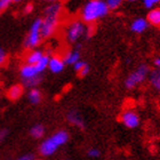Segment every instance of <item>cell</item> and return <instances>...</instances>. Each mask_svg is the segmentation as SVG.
I'll use <instances>...</instances> for the list:
<instances>
[{"label":"cell","instance_id":"obj_27","mask_svg":"<svg viewBox=\"0 0 160 160\" xmlns=\"http://www.w3.org/2000/svg\"><path fill=\"white\" fill-rule=\"evenodd\" d=\"M89 65H88V64H86V65H85V67L82 68V69H81V70L79 71V72H78V74H79V77H86L87 74L89 73Z\"/></svg>","mask_w":160,"mask_h":160},{"label":"cell","instance_id":"obj_28","mask_svg":"<svg viewBox=\"0 0 160 160\" xmlns=\"http://www.w3.org/2000/svg\"><path fill=\"white\" fill-rule=\"evenodd\" d=\"M6 53H5V50L2 49V48H0V67H2L3 64H5V62H6Z\"/></svg>","mask_w":160,"mask_h":160},{"label":"cell","instance_id":"obj_34","mask_svg":"<svg viewBox=\"0 0 160 160\" xmlns=\"http://www.w3.org/2000/svg\"><path fill=\"white\" fill-rule=\"evenodd\" d=\"M128 2H136V1H140V0H127Z\"/></svg>","mask_w":160,"mask_h":160},{"label":"cell","instance_id":"obj_11","mask_svg":"<svg viewBox=\"0 0 160 160\" xmlns=\"http://www.w3.org/2000/svg\"><path fill=\"white\" fill-rule=\"evenodd\" d=\"M67 119L72 126L77 127V128H79V129H85V127H86V125H85V120H83V118L80 116V113L78 112V111H74V110L70 111V112L67 114Z\"/></svg>","mask_w":160,"mask_h":160},{"label":"cell","instance_id":"obj_31","mask_svg":"<svg viewBox=\"0 0 160 160\" xmlns=\"http://www.w3.org/2000/svg\"><path fill=\"white\" fill-rule=\"evenodd\" d=\"M32 10H33V5H32V3H28L27 6L24 7V13L25 14L31 13Z\"/></svg>","mask_w":160,"mask_h":160},{"label":"cell","instance_id":"obj_4","mask_svg":"<svg viewBox=\"0 0 160 160\" xmlns=\"http://www.w3.org/2000/svg\"><path fill=\"white\" fill-rule=\"evenodd\" d=\"M60 23V16L53 14H45L41 18V34L42 38H50L57 30Z\"/></svg>","mask_w":160,"mask_h":160},{"label":"cell","instance_id":"obj_21","mask_svg":"<svg viewBox=\"0 0 160 160\" xmlns=\"http://www.w3.org/2000/svg\"><path fill=\"white\" fill-rule=\"evenodd\" d=\"M40 81H41V76H37V77L34 78H31V79L29 80H25V81H23L24 86L29 87V88H33V87H36L37 85H39Z\"/></svg>","mask_w":160,"mask_h":160},{"label":"cell","instance_id":"obj_33","mask_svg":"<svg viewBox=\"0 0 160 160\" xmlns=\"http://www.w3.org/2000/svg\"><path fill=\"white\" fill-rule=\"evenodd\" d=\"M43 1H45V2H54V1H57V0H43Z\"/></svg>","mask_w":160,"mask_h":160},{"label":"cell","instance_id":"obj_29","mask_svg":"<svg viewBox=\"0 0 160 160\" xmlns=\"http://www.w3.org/2000/svg\"><path fill=\"white\" fill-rule=\"evenodd\" d=\"M20 160H34L36 159V156L32 153H27V154H23V156H21L18 158Z\"/></svg>","mask_w":160,"mask_h":160},{"label":"cell","instance_id":"obj_23","mask_svg":"<svg viewBox=\"0 0 160 160\" xmlns=\"http://www.w3.org/2000/svg\"><path fill=\"white\" fill-rule=\"evenodd\" d=\"M160 3V0H143V6L147 9H151L153 7H157Z\"/></svg>","mask_w":160,"mask_h":160},{"label":"cell","instance_id":"obj_6","mask_svg":"<svg viewBox=\"0 0 160 160\" xmlns=\"http://www.w3.org/2000/svg\"><path fill=\"white\" fill-rule=\"evenodd\" d=\"M120 121L128 129H135L140 126V117L134 110H125L120 117Z\"/></svg>","mask_w":160,"mask_h":160},{"label":"cell","instance_id":"obj_16","mask_svg":"<svg viewBox=\"0 0 160 160\" xmlns=\"http://www.w3.org/2000/svg\"><path fill=\"white\" fill-rule=\"evenodd\" d=\"M63 60H64L65 65H73L77 61L80 60V52L77 49L70 50V52H68V53L64 55Z\"/></svg>","mask_w":160,"mask_h":160},{"label":"cell","instance_id":"obj_17","mask_svg":"<svg viewBox=\"0 0 160 160\" xmlns=\"http://www.w3.org/2000/svg\"><path fill=\"white\" fill-rule=\"evenodd\" d=\"M43 52L39 49H33L31 50L30 53L28 54L27 57H25V63H29V64H36L38 61L41 58V56L43 55Z\"/></svg>","mask_w":160,"mask_h":160},{"label":"cell","instance_id":"obj_3","mask_svg":"<svg viewBox=\"0 0 160 160\" xmlns=\"http://www.w3.org/2000/svg\"><path fill=\"white\" fill-rule=\"evenodd\" d=\"M42 39V34H41V18H37L32 22L28 33L24 45L29 49H33L37 46H39V43L41 42Z\"/></svg>","mask_w":160,"mask_h":160},{"label":"cell","instance_id":"obj_18","mask_svg":"<svg viewBox=\"0 0 160 160\" xmlns=\"http://www.w3.org/2000/svg\"><path fill=\"white\" fill-rule=\"evenodd\" d=\"M28 98L30 101L31 104H39L41 102V92H40L38 88L33 87V88H31L29 94H28Z\"/></svg>","mask_w":160,"mask_h":160},{"label":"cell","instance_id":"obj_22","mask_svg":"<svg viewBox=\"0 0 160 160\" xmlns=\"http://www.w3.org/2000/svg\"><path fill=\"white\" fill-rule=\"evenodd\" d=\"M104 1L107 2L108 7H109V9H110V10H116V9H118L121 5H122L125 0H104Z\"/></svg>","mask_w":160,"mask_h":160},{"label":"cell","instance_id":"obj_1","mask_svg":"<svg viewBox=\"0 0 160 160\" xmlns=\"http://www.w3.org/2000/svg\"><path fill=\"white\" fill-rule=\"evenodd\" d=\"M110 13L104 0H87L81 8V20L86 24H93Z\"/></svg>","mask_w":160,"mask_h":160},{"label":"cell","instance_id":"obj_9","mask_svg":"<svg viewBox=\"0 0 160 160\" xmlns=\"http://www.w3.org/2000/svg\"><path fill=\"white\" fill-rule=\"evenodd\" d=\"M148 27H149V23H148L147 18H144V17H137V18H135L130 23V31L134 32V33L142 34L148 30Z\"/></svg>","mask_w":160,"mask_h":160},{"label":"cell","instance_id":"obj_5","mask_svg":"<svg viewBox=\"0 0 160 160\" xmlns=\"http://www.w3.org/2000/svg\"><path fill=\"white\" fill-rule=\"evenodd\" d=\"M87 33L86 23L82 21H73L67 29V39L69 42L74 43L79 41Z\"/></svg>","mask_w":160,"mask_h":160},{"label":"cell","instance_id":"obj_25","mask_svg":"<svg viewBox=\"0 0 160 160\" xmlns=\"http://www.w3.org/2000/svg\"><path fill=\"white\" fill-rule=\"evenodd\" d=\"M12 2H13V0H0V15L8 8V6Z\"/></svg>","mask_w":160,"mask_h":160},{"label":"cell","instance_id":"obj_15","mask_svg":"<svg viewBox=\"0 0 160 160\" xmlns=\"http://www.w3.org/2000/svg\"><path fill=\"white\" fill-rule=\"evenodd\" d=\"M148 78H149L151 86L153 87L157 92H160V69L157 68V69L150 71Z\"/></svg>","mask_w":160,"mask_h":160},{"label":"cell","instance_id":"obj_35","mask_svg":"<svg viewBox=\"0 0 160 160\" xmlns=\"http://www.w3.org/2000/svg\"><path fill=\"white\" fill-rule=\"evenodd\" d=\"M20 1H22V0H13V2H20Z\"/></svg>","mask_w":160,"mask_h":160},{"label":"cell","instance_id":"obj_2","mask_svg":"<svg viewBox=\"0 0 160 160\" xmlns=\"http://www.w3.org/2000/svg\"><path fill=\"white\" fill-rule=\"evenodd\" d=\"M149 72H150V69H149V67H148L147 64H141V65H138L125 79V87L129 90L135 89L136 87H138L141 83H143L148 79Z\"/></svg>","mask_w":160,"mask_h":160},{"label":"cell","instance_id":"obj_24","mask_svg":"<svg viewBox=\"0 0 160 160\" xmlns=\"http://www.w3.org/2000/svg\"><path fill=\"white\" fill-rule=\"evenodd\" d=\"M87 156H88L89 158H92V159H97V158H100L101 152H100L98 149H96V148H92V149L88 150Z\"/></svg>","mask_w":160,"mask_h":160},{"label":"cell","instance_id":"obj_10","mask_svg":"<svg viewBox=\"0 0 160 160\" xmlns=\"http://www.w3.org/2000/svg\"><path fill=\"white\" fill-rule=\"evenodd\" d=\"M39 74H41V73L38 72V70L36 69V67H34L33 64L25 63L23 67L21 68V70H20V76H21V78L23 79V81L31 79V78L37 77V76H39Z\"/></svg>","mask_w":160,"mask_h":160},{"label":"cell","instance_id":"obj_19","mask_svg":"<svg viewBox=\"0 0 160 160\" xmlns=\"http://www.w3.org/2000/svg\"><path fill=\"white\" fill-rule=\"evenodd\" d=\"M45 132H46L45 127H43L42 125L38 123V125H34V126L30 129V135H31V137H33V138H36V140H40V138H42L43 137Z\"/></svg>","mask_w":160,"mask_h":160},{"label":"cell","instance_id":"obj_12","mask_svg":"<svg viewBox=\"0 0 160 160\" xmlns=\"http://www.w3.org/2000/svg\"><path fill=\"white\" fill-rule=\"evenodd\" d=\"M150 12L148 13L147 20L149 25L160 28V7H153L149 9Z\"/></svg>","mask_w":160,"mask_h":160},{"label":"cell","instance_id":"obj_14","mask_svg":"<svg viewBox=\"0 0 160 160\" xmlns=\"http://www.w3.org/2000/svg\"><path fill=\"white\" fill-rule=\"evenodd\" d=\"M52 138L56 142V144L58 147H62V145L68 143L70 136H69V133H68L67 130L61 129V130H57L56 133H54L53 135H52Z\"/></svg>","mask_w":160,"mask_h":160},{"label":"cell","instance_id":"obj_8","mask_svg":"<svg viewBox=\"0 0 160 160\" xmlns=\"http://www.w3.org/2000/svg\"><path fill=\"white\" fill-rule=\"evenodd\" d=\"M64 68H65V63H64L63 57L56 56V55L49 56L48 68L47 69H49V71L52 73H55V74L61 73L64 70Z\"/></svg>","mask_w":160,"mask_h":160},{"label":"cell","instance_id":"obj_32","mask_svg":"<svg viewBox=\"0 0 160 160\" xmlns=\"http://www.w3.org/2000/svg\"><path fill=\"white\" fill-rule=\"evenodd\" d=\"M154 65H156V68L160 69V57H158V58L154 60Z\"/></svg>","mask_w":160,"mask_h":160},{"label":"cell","instance_id":"obj_13","mask_svg":"<svg viewBox=\"0 0 160 160\" xmlns=\"http://www.w3.org/2000/svg\"><path fill=\"white\" fill-rule=\"evenodd\" d=\"M23 92H24L23 85L16 83V85H13L12 87L8 88V90H7V97L10 101H16L23 95Z\"/></svg>","mask_w":160,"mask_h":160},{"label":"cell","instance_id":"obj_30","mask_svg":"<svg viewBox=\"0 0 160 160\" xmlns=\"http://www.w3.org/2000/svg\"><path fill=\"white\" fill-rule=\"evenodd\" d=\"M7 136H8V132H7V129L0 130V142H3V141L7 138Z\"/></svg>","mask_w":160,"mask_h":160},{"label":"cell","instance_id":"obj_20","mask_svg":"<svg viewBox=\"0 0 160 160\" xmlns=\"http://www.w3.org/2000/svg\"><path fill=\"white\" fill-rule=\"evenodd\" d=\"M48 61H49V55H48V54H43L42 56H41V58L38 61L37 63L33 64L39 73H42L43 71L48 68Z\"/></svg>","mask_w":160,"mask_h":160},{"label":"cell","instance_id":"obj_26","mask_svg":"<svg viewBox=\"0 0 160 160\" xmlns=\"http://www.w3.org/2000/svg\"><path fill=\"white\" fill-rule=\"evenodd\" d=\"M86 62H83V61H81V60H79V61H77V62H76V63L73 64V65H72V67H73V69H74V71H76V72H79L80 70H81V69H82L83 67H85V65H86Z\"/></svg>","mask_w":160,"mask_h":160},{"label":"cell","instance_id":"obj_7","mask_svg":"<svg viewBox=\"0 0 160 160\" xmlns=\"http://www.w3.org/2000/svg\"><path fill=\"white\" fill-rule=\"evenodd\" d=\"M58 148L60 147L57 145L56 142H55V141L52 138V136H50L40 144L39 152L42 157H50V156H53V154L56 153V151L58 150Z\"/></svg>","mask_w":160,"mask_h":160}]
</instances>
